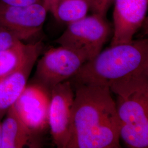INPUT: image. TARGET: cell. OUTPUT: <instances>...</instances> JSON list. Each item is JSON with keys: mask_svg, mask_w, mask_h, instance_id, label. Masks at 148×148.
Returning a JSON list of instances; mask_svg holds the SVG:
<instances>
[{"mask_svg": "<svg viewBox=\"0 0 148 148\" xmlns=\"http://www.w3.org/2000/svg\"><path fill=\"white\" fill-rule=\"evenodd\" d=\"M116 95L120 137L128 148L148 147V70L109 85Z\"/></svg>", "mask_w": 148, "mask_h": 148, "instance_id": "cell-2", "label": "cell"}, {"mask_svg": "<svg viewBox=\"0 0 148 148\" xmlns=\"http://www.w3.org/2000/svg\"><path fill=\"white\" fill-rule=\"evenodd\" d=\"M35 42L26 43L19 41L12 47L0 51V79L12 73L21 66Z\"/></svg>", "mask_w": 148, "mask_h": 148, "instance_id": "cell-12", "label": "cell"}, {"mask_svg": "<svg viewBox=\"0 0 148 148\" xmlns=\"http://www.w3.org/2000/svg\"><path fill=\"white\" fill-rule=\"evenodd\" d=\"M66 148H117L120 123L107 85L75 84Z\"/></svg>", "mask_w": 148, "mask_h": 148, "instance_id": "cell-1", "label": "cell"}, {"mask_svg": "<svg viewBox=\"0 0 148 148\" xmlns=\"http://www.w3.org/2000/svg\"><path fill=\"white\" fill-rule=\"evenodd\" d=\"M43 49L41 41L35 42L21 66L12 73L0 79V119L13 106L25 88L32 70Z\"/></svg>", "mask_w": 148, "mask_h": 148, "instance_id": "cell-10", "label": "cell"}, {"mask_svg": "<svg viewBox=\"0 0 148 148\" xmlns=\"http://www.w3.org/2000/svg\"><path fill=\"white\" fill-rule=\"evenodd\" d=\"M59 1L60 0H42V2L43 5L47 12H50L53 14Z\"/></svg>", "mask_w": 148, "mask_h": 148, "instance_id": "cell-16", "label": "cell"}, {"mask_svg": "<svg viewBox=\"0 0 148 148\" xmlns=\"http://www.w3.org/2000/svg\"><path fill=\"white\" fill-rule=\"evenodd\" d=\"M90 10L93 14L106 16L108 11L115 0H88Z\"/></svg>", "mask_w": 148, "mask_h": 148, "instance_id": "cell-14", "label": "cell"}, {"mask_svg": "<svg viewBox=\"0 0 148 148\" xmlns=\"http://www.w3.org/2000/svg\"><path fill=\"white\" fill-rule=\"evenodd\" d=\"M37 61L35 82L51 90L71 78L87 60L79 53L60 46L49 49Z\"/></svg>", "mask_w": 148, "mask_h": 148, "instance_id": "cell-5", "label": "cell"}, {"mask_svg": "<svg viewBox=\"0 0 148 148\" xmlns=\"http://www.w3.org/2000/svg\"><path fill=\"white\" fill-rule=\"evenodd\" d=\"M89 10L88 0H60L53 15L58 21L69 24L86 16Z\"/></svg>", "mask_w": 148, "mask_h": 148, "instance_id": "cell-13", "label": "cell"}, {"mask_svg": "<svg viewBox=\"0 0 148 148\" xmlns=\"http://www.w3.org/2000/svg\"><path fill=\"white\" fill-rule=\"evenodd\" d=\"M148 70V40L110 46L86 62L72 77L75 84L107 85Z\"/></svg>", "mask_w": 148, "mask_h": 148, "instance_id": "cell-3", "label": "cell"}, {"mask_svg": "<svg viewBox=\"0 0 148 148\" xmlns=\"http://www.w3.org/2000/svg\"><path fill=\"white\" fill-rule=\"evenodd\" d=\"M51 90L37 83L27 85L13 106L30 132H40L48 126Z\"/></svg>", "mask_w": 148, "mask_h": 148, "instance_id": "cell-8", "label": "cell"}, {"mask_svg": "<svg viewBox=\"0 0 148 148\" xmlns=\"http://www.w3.org/2000/svg\"><path fill=\"white\" fill-rule=\"evenodd\" d=\"M112 34L106 16L93 14L69 24L55 42L79 53L88 61L101 52Z\"/></svg>", "mask_w": 148, "mask_h": 148, "instance_id": "cell-4", "label": "cell"}, {"mask_svg": "<svg viewBox=\"0 0 148 148\" xmlns=\"http://www.w3.org/2000/svg\"><path fill=\"white\" fill-rule=\"evenodd\" d=\"M111 46L131 42L142 27L148 11V0H115Z\"/></svg>", "mask_w": 148, "mask_h": 148, "instance_id": "cell-9", "label": "cell"}, {"mask_svg": "<svg viewBox=\"0 0 148 148\" xmlns=\"http://www.w3.org/2000/svg\"><path fill=\"white\" fill-rule=\"evenodd\" d=\"M47 11L42 2L27 5H11L0 2V28L25 43L42 31Z\"/></svg>", "mask_w": 148, "mask_h": 148, "instance_id": "cell-6", "label": "cell"}, {"mask_svg": "<svg viewBox=\"0 0 148 148\" xmlns=\"http://www.w3.org/2000/svg\"><path fill=\"white\" fill-rule=\"evenodd\" d=\"M2 121L1 148H21L31 142L32 133L22 121L13 106Z\"/></svg>", "mask_w": 148, "mask_h": 148, "instance_id": "cell-11", "label": "cell"}, {"mask_svg": "<svg viewBox=\"0 0 148 148\" xmlns=\"http://www.w3.org/2000/svg\"><path fill=\"white\" fill-rule=\"evenodd\" d=\"M0 119V148H1V142H2V121Z\"/></svg>", "mask_w": 148, "mask_h": 148, "instance_id": "cell-17", "label": "cell"}, {"mask_svg": "<svg viewBox=\"0 0 148 148\" xmlns=\"http://www.w3.org/2000/svg\"><path fill=\"white\" fill-rule=\"evenodd\" d=\"M41 1L42 0H0V2L6 4L16 5H29Z\"/></svg>", "mask_w": 148, "mask_h": 148, "instance_id": "cell-15", "label": "cell"}, {"mask_svg": "<svg viewBox=\"0 0 148 148\" xmlns=\"http://www.w3.org/2000/svg\"><path fill=\"white\" fill-rule=\"evenodd\" d=\"M74 95L72 84L68 80L51 90L48 126L53 142L59 148H66L69 142Z\"/></svg>", "mask_w": 148, "mask_h": 148, "instance_id": "cell-7", "label": "cell"}]
</instances>
